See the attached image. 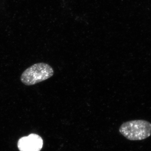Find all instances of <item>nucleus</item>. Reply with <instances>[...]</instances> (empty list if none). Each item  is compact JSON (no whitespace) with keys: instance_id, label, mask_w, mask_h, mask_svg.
<instances>
[{"instance_id":"f257e3e1","label":"nucleus","mask_w":151,"mask_h":151,"mask_svg":"<svg viewBox=\"0 0 151 151\" xmlns=\"http://www.w3.org/2000/svg\"><path fill=\"white\" fill-rule=\"evenodd\" d=\"M119 132L129 140H142L151 136V124L143 120L129 121L121 125Z\"/></svg>"},{"instance_id":"f03ea898","label":"nucleus","mask_w":151,"mask_h":151,"mask_svg":"<svg viewBox=\"0 0 151 151\" xmlns=\"http://www.w3.org/2000/svg\"><path fill=\"white\" fill-rule=\"evenodd\" d=\"M54 74V70L49 64L36 63L23 72L21 81L24 85L31 86L48 79Z\"/></svg>"},{"instance_id":"7ed1b4c3","label":"nucleus","mask_w":151,"mask_h":151,"mask_svg":"<svg viewBox=\"0 0 151 151\" xmlns=\"http://www.w3.org/2000/svg\"><path fill=\"white\" fill-rule=\"evenodd\" d=\"M43 145L42 138L35 134L21 138L17 143L18 148L20 151H40Z\"/></svg>"}]
</instances>
